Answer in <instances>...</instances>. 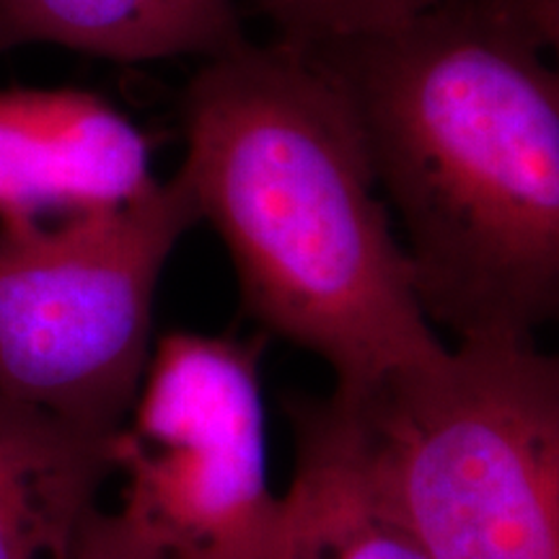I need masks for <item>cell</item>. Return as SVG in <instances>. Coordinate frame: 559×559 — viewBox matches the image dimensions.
<instances>
[{
  "instance_id": "cell-12",
  "label": "cell",
  "mask_w": 559,
  "mask_h": 559,
  "mask_svg": "<svg viewBox=\"0 0 559 559\" xmlns=\"http://www.w3.org/2000/svg\"><path fill=\"white\" fill-rule=\"evenodd\" d=\"M534 37L559 83V0H495Z\"/></svg>"
},
{
  "instance_id": "cell-4",
  "label": "cell",
  "mask_w": 559,
  "mask_h": 559,
  "mask_svg": "<svg viewBox=\"0 0 559 559\" xmlns=\"http://www.w3.org/2000/svg\"><path fill=\"white\" fill-rule=\"evenodd\" d=\"M198 223L174 174L122 207L0 226V391L115 436L153 353L158 280Z\"/></svg>"
},
{
  "instance_id": "cell-3",
  "label": "cell",
  "mask_w": 559,
  "mask_h": 559,
  "mask_svg": "<svg viewBox=\"0 0 559 559\" xmlns=\"http://www.w3.org/2000/svg\"><path fill=\"white\" fill-rule=\"evenodd\" d=\"M311 407L432 559H559V349L523 334L459 340Z\"/></svg>"
},
{
  "instance_id": "cell-11",
  "label": "cell",
  "mask_w": 559,
  "mask_h": 559,
  "mask_svg": "<svg viewBox=\"0 0 559 559\" xmlns=\"http://www.w3.org/2000/svg\"><path fill=\"white\" fill-rule=\"evenodd\" d=\"M73 559H156L132 534L117 510H96L91 515Z\"/></svg>"
},
{
  "instance_id": "cell-1",
  "label": "cell",
  "mask_w": 559,
  "mask_h": 559,
  "mask_svg": "<svg viewBox=\"0 0 559 559\" xmlns=\"http://www.w3.org/2000/svg\"><path fill=\"white\" fill-rule=\"evenodd\" d=\"M340 88L415 290L453 340L559 326V83L495 0L300 47Z\"/></svg>"
},
{
  "instance_id": "cell-6",
  "label": "cell",
  "mask_w": 559,
  "mask_h": 559,
  "mask_svg": "<svg viewBox=\"0 0 559 559\" xmlns=\"http://www.w3.org/2000/svg\"><path fill=\"white\" fill-rule=\"evenodd\" d=\"M156 181L148 138L102 96L75 88L0 94V226L122 207Z\"/></svg>"
},
{
  "instance_id": "cell-8",
  "label": "cell",
  "mask_w": 559,
  "mask_h": 559,
  "mask_svg": "<svg viewBox=\"0 0 559 559\" xmlns=\"http://www.w3.org/2000/svg\"><path fill=\"white\" fill-rule=\"evenodd\" d=\"M32 41L153 62L215 58L247 34L236 0H0V52Z\"/></svg>"
},
{
  "instance_id": "cell-10",
  "label": "cell",
  "mask_w": 559,
  "mask_h": 559,
  "mask_svg": "<svg viewBox=\"0 0 559 559\" xmlns=\"http://www.w3.org/2000/svg\"><path fill=\"white\" fill-rule=\"evenodd\" d=\"M277 39L296 47L355 39L396 29L443 0H257Z\"/></svg>"
},
{
  "instance_id": "cell-5",
  "label": "cell",
  "mask_w": 559,
  "mask_h": 559,
  "mask_svg": "<svg viewBox=\"0 0 559 559\" xmlns=\"http://www.w3.org/2000/svg\"><path fill=\"white\" fill-rule=\"evenodd\" d=\"M262 340L169 332L109 440L117 513L156 559H285L270 487Z\"/></svg>"
},
{
  "instance_id": "cell-9",
  "label": "cell",
  "mask_w": 559,
  "mask_h": 559,
  "mask_svg": "<svg viewBox=\"0 0 559 559\" xmlns=\"http://www.w3.org/2000/svg\"><path fill=\"white\" fill-rule=\"evenodd\" d=\"M285 559H432L376 502L311 402L293 409Z\"/></svg>"
},
{
  "instance_id": "cell-2",
  "label": "cell",
  "mask_w": 559,
  "mask_h": 559,
  "mask_svg": "<svg viewBox=\"0 0 559 559\" xmlns=\"http://www.w3.org/2000/svg\"><path fill=\"white\" fill-rule=\"evenodd\" d=\"M177 171L260 330L317 355L337 394L445 353L340 88L290 41L202 60Z\"/></svg>"
},
{
  "instance_id": "cell-7",
  "label": "cell",
  "mask_w": 559,
  "mask_h": 559,
  "mask_svg": "<svg viewBox=\"0 0 559 559\" xmlns=\"http://www.w3.org/2000/svg\"><path fill=\"white\" fill-rule=\"evenodd\" d=\"M107 436L0 391V559H73L111 477Z\"/></svg>"
}]
</instances>
